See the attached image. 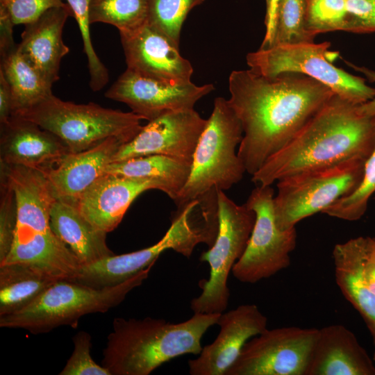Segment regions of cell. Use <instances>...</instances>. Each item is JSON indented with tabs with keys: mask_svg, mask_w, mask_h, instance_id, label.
I'll return each instance as SVG.
<instances>
[{
	"mask_svg": "<svg viewBox=\"0 0 375 375\" xmlns=\"http://www.w3.org/2000/svg\"><path fill=\"white\" fill-rule=\"evenodd\" d=\"M228 90V103L243 130L238 156L251 176L335 94L303 74L268 77L251 69L233 71Z\"/></svg>",
	"mask_w": 375,
	"mask_h": 375,
	"instance_id": "obj_1",
	"label": "cell"
},
{
	"mask_svg": "<svg viewBox=\"0 0 375 375\" xmlns=\"http://www.w3.org/2000/svg\"><path fill=\"white\" fill-rule=\"evenodd\" d=\"M375 147V115L367 101L354 103L334 94L283 149L252 175L271 185L295 174L361 158Z\"/></svg>",
	"mask_w": 375,
	"mask_h": 375,
	"instance_id": "obj_2",
	"label": "cell"
},
{
	"mask_svg": "<svg viewBox=\"0 0 375 375\" xmlns=\"http://www.w3.org/2000/svg\"><path fill=\"white\" fill-rule=\"evenodd\" d=\"M220 315L194 313L179 323L150 317H115L103 351L101 365L110 375H149L174 358L199 355L203 335L217 324Z\"/></svg>",
	"mask_w": 375,
	"mask_h": 375,
	"instance_id": "obj_3",
	"label": "cell"
},
{
	"mask_svg": "<svg viewBox=\"0 0 375 375\" xmlns=\"http://www.w3.org/2000/svg\"><path fill=\"white\" fill-rule=\"evenodd\" d=\"M0 173L11 185L17 202L14 241L2 264L22 262L60 279L73 277L81 262L51 228L50 212L56 198L43 172L0 163Z\"/></svg>",
	"mask_w": 375,
	"mask_h": 375,
	"instance_id": "obj_4",
	"label": "cell"
},
{
	"mask_svg": "<svg viewBox=\"0 0 375 375\" xmlns=\"http://www.w3.org/2000/svg\"><path fill=\"white\" fill-rule=\"evenodd\" d=\"M152 266L118 285L102 289L68 279L58 280L27 306L0 316V327L24 329L34 335L49 333L61 326L75 328L83 316L106 312L120 304L147 278Z\"/></svg>",
	"mask_w": 375,
	"mask_h": 375,
	"instance_id": "obj_5",
	"label": "cell"
},
{
	"mask_svg": "<svg viewBox=\"0 0 375 375\" xmlns=\"http://www.w3.org/2000/svg\"><path fill=\"white\" fill-rule=\"evenodd\" d=\"M12 116L35 123L59 138L70 153L91 149L111 137L128 142L140 131V116L102 107L90 102L78 104L53 94L38 103Z\"/></svg>",
	"mask_w": 375,
	"mask_h": 375,
	"instance_id": "obj_6",
	"label": "cell"
},
{
	"mask_svg": "<svg viewBox=\"0 0 375 375\" xmlns=\"http://www.w3.org/2000/svg\"><path fill=\"white\" fill-rule=\"evenodd\" d=\"M242 137L241 123L228 99L217 97L196 147L188 180L174 200L178 208L213 188L229 190L242 179L247 172L236 151Z\"/></svg>",
	"mask_w": 375,
	"mask_h": 375,
	"instance_id": "obj_7",
	"label": "cell"
},
{
	"mask_svg": "<svg viewBox=\"0 0 375 375\" xmlns=\"http://www.w3.org/2000/svg\"><path fill=\"white\" fill-rule=\"evenodd\" d=\"M366 160L353 158L276 181L274 212L278 228H294L303 219L322 212L336 201L353 194L362 181Z\"/></svg>",
	"mask_w": 375,
	"mask_h": 375,
	"instance_id": "obj_8",
	"label": "cell"
},
{
	"mask_svg": "<svg viewBox=\"0 0 375 375\" xmlns=\"http://www.w3.org/2000/svg\"><path fill=\"white\" fill-rule=\"evenodd\" d=\"M219 229L212 246L199 260L210 267L208 279H202L200 295L191 300L194 313H222L227 308L229 273L244 253L255 221V212L246 203L238 205L217 189Z\"/></svg>",
	"mask_w": 375,
	"mask_h": 375,
	"instance_id": "obj_9",
	"label": "cell"
},
{
	"mask_svg": "<svg viewBox=\"0 0 375 375\" xmlns=\"http://www.w3.org/2000/svg\"><path fill=\"white\" fill-rule=\"evenodd\" d=\"M331 43L306 42L274 46L249 53V69L268 77L284 72L308 76L328 86L336 94L354 103H365L375 97V88L360 76L333 65L338 52L329 50Z\"/></svg>",
	"mask_w": 375,
	"mask_h": 375,
	"instance_id": "obj_10",
	"label": "cell"
},
{
	"mask_svg": "<svg viewBox=\"0 0 375 375\" xmlns=\"http://www.w3.org/2000/svg\"><path fill=\"white\" fill-rule=\"evenodd\" d=\"M274 197L271 185H258L245 203L255 212L256 221L246 249L231 271L240 282L256 283L290 265V254L297 244L296 228H278Z\"/></svg>",
	"mask_w": 375,
	"mask_h": 375,
	"instance_id": "obj_11",
	"label": "cell"
},
{
	"mask_svg": "<svg viewBox=\"0 0 375 375\" xmlns=\"http://www.w3.org/2000/svg\"><path fill=\"white\" fill-rule=\"evenodd\" d=\"M203 238L185 212L173 217L164 236L156 244L133 252L112 254L81 265L70 281L96 289L118 285L153 265L160 254L172 249L190 258Z\"/></svg>",
	"mask_w": 375,
	"mask_h": 375,
	"instance_id": "obj_12",
	"label": "cell"
},
{
	"mask_svg": "<svg viewBox=\"0 0 375 375\" xmlns=\"http://www.w3.org/2000/svg\"><path fill=\"white\" fill-rule=\"evenodd\" d=\"M319 328L265 329L251 338L225 375H305Z\"/></svg>",
	"mask_w": 375,
	"mask_h": 375,
	"instance_id": "obj_13",
	"label": "cell"
},
{
	"mask_svg": "<svg viewBox=\"0 0 375 375\" xmlns=\"http://www.w3.org/2000/svg\"><path fill=\"white\" fill-rule=\"evenodd\" d=\"M206 124L207 119L194 108L163 114L142 126L131 141L118 149L112 162L162 155L191 166Z\"/></svg>",
	"mask_w": 375,
	"mask_h": 375,
	"instance_id": "obj_14",
	"label": "cell"
},
{
	"mask_svg": "<svg viewBox=\"0 0 375 375\" xmlns=\"http://www.w3.org/2000/svg\"><path fill=\"white\" fill-rule=\"evenodd\" d=\"M214 89L212 84L197 85L192 81L172 85L126 68L105 96L126 104L132 112L149 122L169 112L193 109L199 99Z\"/></svg>",
	"mask_w": 375,
	"mask_h": 375,
	"instance_id": "obj_15",
	"label": "cell"
},
{
	"mask_svg": "<svg viewBox=\"0 0 375 375\" xmlns=\"http://www.w3.org/2000/svg\"><path fill=\"white\" fill-rule=\"evenodd\" d=\"M127 69L145 77L177 85L191 82L193 67L167 36L148 22L138 31L120 35Z\"/></svg>",
	"mask_w": 375,
	"mask_h": 375,
	"instance_id": "obj_16",
	"label": "cell"
},
{
	"mask_svg": "<svg viewBox=\"0 0 375 375\" xmlns=\"http://www.w3.org/2000/svg\"><path fill=\"white\" fill-rule=\"evenodd\" d=\"M216 339L188 361L191 375H225L246 342L267 328V318L255 304H244L222 312Z\"/></svg>",
	"mask_w": 375,
	"mask_h": 375,
	"instance_id": "obj_17",
	"label": "cell"
},
{
	"mask_svg": "<svg viewBox=\"0 0 375 375\" xmlns=\"http://www.w3.org/2000/svg\"><path fill=\"white\" fill-rule=\"evenodd\" d=\"M149 190H159L170 197L169 188L159 179L105 174L69 203L96 228L108 233L120 224L133 201Z\"/></svg>",
	"mask_w": 375,
	"mask_h": 375,
	"instance_id": "obj_18",
	"label": "cell"
},
{
	"mask_svg": "<svg viewBox=\"0 0 375 375\" xmlns=\"http://www.w3.org/2000/svg\"><path fill=\"white\" fill-rule=\"evenodd\" d=\"M69 153L59 138L34 122L11 116L1 124V163L42 171Z\"/></svg>",
	"mask_w": 375,
	"mask_h": 375,
	"instance_id": "obj_19",
	"label": "cell"
},
{
	"mask_svg": "<svg viewBox=\"0 0 375 375\" xmlns=\"http://www.w3.org/2000/svg\"><path fill=\"white\" fill-rule=\"evenodd\" d=\"M127 142L119 138H108L91 149L69 153L42 170L56 199L69 203L74 201L106 174V167L115 154Z\"/></svg>",
	"mask_w": 375,
	"mask_h": 375,
	"instance_id": "obj_20",
	"label": "cell"
},
{
	"mask_svg": "<svg viewBox=\"0 0 375 375\" xmlns=\"http://www.w3.org/2000/svg\"><path fill=\"white\" fill-rule=\"evenodd\" d=\"M305 375H375L355 334L342 324L319 328Z\"/></svg>",
	"mask_w": 375,
	"mask_h": 375,
	"instance_id": "obj_21",
	"label": "cell"
},
{
	"mask_svg": "<svg viewBox=\"0 0 375 375\" xmlns=\"http://www.w3.org/2000/svg\"><path fill=\"white\" fill-rule=\"evenodd\" d=\"M69 16H74L68 3L51 8L36 20L25 24L19 50L49 83L59 80L62 58L69 51L62 40V30Z\"/></svg>",
	"mask_w": 375,
	"mask_h": 375,
	"instance_id": "obj_22",
	"label": "cell"
},
{
	"mask_svg": "<svg viewBox=\"0 0 375 375\" xmlns=\"http://www.w3.org/2000/svg\"><path fill=\"white\" fill-rule=\"evenodd\" d=\"M306 31L312 36L342 31L375 32V0H306Z\"/></svg>",
	"mask_w": 375,
	"mask_h": 375,
	"instance_id": "obj_23",
	"label": "cell"
},
{
	"mask_svg": "<svg viewBox=\"0 0 375 375\" xmlns=\"http://www.w3.org/2000/svg\"><path fill=\"white\" fill-rule=\"evenodd\" d=\"M50 225L81 265L114 254L106 244L107 233L92 224L72 203L56 199L50 212Z\"/></svg>",
	"mask_w": 375,
	"mask_h": 375,
	"instance_id": "obj_24",
	"label": "cell"
},
{
	"mask_svg": "<svg viewBox=\"0 0 375 375\" xmlns=\"http://www.w3.org/2000/svg\"><path fill=\"white\" fill-rule=\"evenodd\" d=\"M335 281L343 296L362 317L375 342V294L360 270L359 238L335 245L333 249Z\"/></svg>",
	"mask_w": 375,
	"mask_h": 375,
	"instance_id": "obj_25",
	"label": "cell"
},
{
	"mask_svg": "<svg viewBox=\"0 0 375 375\" xmlns=\"http://www.w3.org/2000/svg\"><path fill=\"white\" fill-rule=\"evenodd\" d=\"M58 280L31 265H0V316L27 306Z\"/></svg>",
	"mask_w": 375,
	"mask_h": 375,
	"instance_id": "obj_26",
	"label": "cell"
},
{
	"mask_svg": "<svg viewBox=\"0 0 375 375\" xmlns=\"http://www.w3.org/2000/svg\"><path fill=\"white\" fill-rule=\"evenodd\" d=\"M0 72L8 83L12 95V114L30 108L53 94V85L22 55L18 44L0 50Z\"/></svg>",
	"mask_w": 375,
	"mask_h": 375,
	"instance_id": "obj_27",
	"label": "cell"
},
{
	"mask_svg": "<svg viewBox=\"0 0 375 375\" xmlns=\"http://www.w3.org/2000/svg\"><path fill=\"white\" fill-rule=\"evenodd\" d=\"M191 166L162 155H148L109 163L106 174L128 178H157L169 188L176 200L185 185Z\"/></svg>",
	"mask_w": 375,
	"mask_h": 375,
	"instance_id": "obj_28",
	"label": "cell"
},
{
	"mask_svg": "<svg viewBox=\"0 0 375 375\" xmlns=\"http://www.w3.org/2000/svg\"><path fill=\"white\" fill-rule=\"evenodd\" d=\"M149 0H90V24L103 22L115 26L119 35L132 33L148 22Z\"/></svg>",
	"mask_w": 375,
	"mask_h": 375,
	"instance_id": "obj_29",
	"label": "cell"
},
{
	"mask_svg": "<svg viewBox=\"0 0 375 375\" xmlns=\"http://www.w3.org/2000/svg\"><path fill=\"white\" fill-rule=\"evenodd\" d=\"M306 0L279 1L269 47L314 42L315 37L306 29Z\"/></svg>",
	"mask_w": 375,
	"mask_h": 375,
	"instance_id": "obj_30",
	"label": "cell"
},
{
	"mask_svg": "<svg viewBox=\"0 0 375 375\" xmlns=\"http://www.w3.org/2000/svg\"><path fill=\"white\" fill-rule=\"evenodd\" d=\"M205 0H149L148 23L179 46L181 28L190 11Z\"/></svg>",
	"mask_w": 375,
	"mask_h": 375,
	"instance_id": "obj_31",
	"label": "cell"
},
{
	"mask_svg": "<svg viewBox=\"0 0 375 375\" xmlns=\"http://www.w3.org/2000/svg\"><path fill=\"white\" fill-rule=\"evenodd\" d=\"M375 192V147L367 159L362 181L351 195L340 199L322 211L328 216L357 221L365 213L368 201Z\"/></svg>",
	"mask_w": 375,
	"mask_h": 375,
	"instance_id": "obj_32",
	"label": "cell"
},
{
	"mask_svg": "<svg viewBox=\"0 0 375 375\" xmlns=\"http://www.w3.org/2000/svg\"><path fill=\"white\" fill-rule=\"evenodd\" d=\"M75 17L83 39V49L87 56L90 76V86L97 92L102 89L109 80L108 71L97 56L90 33L89 3L90 0H66Z\"/></svg>",
	"mask_w": 375,
	"mask_h": 375,
	"instance_id": "obj_33",
	"label": "cell"
},
{
	"mask_svg": "<svg viewBox=\"0 0 375 375\" xmlns=\"http://www.w3.org/2000/svg\"><path fill=\"white\" fill-rule=\"evenodd\" d=\"M17 223L16 195L6 176L0 173V265L10 251Z\"/></svg>",
	"mask_w": 375,
	"mask_h": 375,
	"instance_id": "obj_34",
	"label": "cell"
},
{
	"mask_svg": "<svg viewBox=\"0 0 375 375\" xmlns=\"http://www.w3.org/2000/svg\"><path fill=\"white\" fill-rule=\"evenodd\" d=\"M73 352L59 375H110L90 355L92 337L86 331L78 332L72 338Z\"/></svg>",
	"mask_w": 375,
	"mask_h": 375,
	"instance_id": "obj_35",
	"label": "cell"
},
{
	"mask_svg": "<svg viewBox=\"0 0 375 375\" xmlns=\"http://www.w3.org/2000/svg\"><path fill=\"white\" fill-rule=\"evenodd\" d=\"M65 3L63 0H0V7L7 11L15 25L31 23L47 10Z\"/></svg>",
	"mask_w": 375,
	"mask_h": 375,
	"instance_id": "obj_36",
	"label": "cell"
},
{
	"mask_svg": "<svg viewBox=\"0 0 375 375\" xmlns=\"http://www.w3.org/2000/svg\"><path fill=\"white\" fill-rule=\"evenodd\" d=\"M359 244L361 273L375 294V238L360 236Z\"/></svg>",
	"mask_w": 375,
	"mask_h": 375,
	"instance_id": "obj_37",
	"label": "cell"
},
{
	"mask_svg": "<svg viewBox=\"0 0 375 375\" xmlns=\"http://www.w3.org/2000/svg\"><path fill=\"white\" fill-rule=\"evenodd\" d=\"M13 102L11 90L3 74L0 72V124L12 115Z\"/></svg>",
	"mask_w": 375,
	"mask_h": 375,
	"instance_id": "obj_38",
	"label": "cell"
},
{
	"mask_svg": "<svg viewBox=\"0 0 375 375\" xmlns=\"http://www.w3.org/2000/svg\"><path fill=\"white\" fill-rule=\"evenodd\" d=\"M279 1L266 0V15L265 19L266 31L264 40L260 47V49L268 48L272 44Z\"/></svg>",
	"mask_w": 375,
	"mask_h": 375,
	"instance_id": "obj_39",
	"label": "cell"
},
{
	"mask_svg": "<svg viewBox=\"0 0 375 375\" xmlns=\"http://www.w3.org/2000/svg\"><path fill=\"white\" fill-rule=\"evenodd\" d=\"M14 26L7 11L0 7V50L15 44L13 38Z\"/></svg>",
	"mask_w": 375,
	"mask_h": 375,
	"instance_id": "obj_40",
	"label": "cell"
},
{
	"mask_svg": "<svg viewBox=\"0 0 375 375\" xmlns=\"http://www.w3.org/2000/svg\"><path fill=\"white\" fill-rule=\"evenodd\" d=\"M374 343L375 346V342ZM373 360L375 361V349H374V356H373Z\"/></svg>",
	"mask_w": 375,
	"mask_h": 375,
	"instance_id": "obj_41",
	"label": "cell"
}]
</instances>
